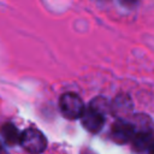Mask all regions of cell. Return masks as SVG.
I'll list each match as a JSON object with an SVG mask.
<instances>
[{
	"mask_svg": "<svg viewBox=\"0 0 154 154\" xmlns=\"http://www.w3.org/2000/svg\"><path fill=\"white\" fill-rule=\"evenodd\" d=\"M111 112L119 119L125 120V118L132 112V101L129 95H118L111 103Z\"/></svg>",
	"mask_w": 154,
	"mask_h": 154,
	"instance_id": "5",
	"label": "cell"
},
{
	"mask_svg": "<svg viewBox=\"0 0 154 154\" xmlns=\"http://www.w3.org/2000/svg\"><path fill=\"white\" fill-rule=\"evenodd\" d=\"M89 107L95 109V111H97V112H100V113H102V114H105V116H106L107 112H111V103H108V101L106 99L101 97V96L95 97L90 102Z\"/></svg>",
	"mask_w": 154,
	"mask_h": 154,
	"instance_id": "8",
	"label": "cell"
},
{
	"mask_svg": "<svg viewBox=\"0 0 154 154\" xmlns=\"http://www.w3.org/2000/svg\"><path fill=\"white\" fill-rule=\"evenodd\" d=\"M19 143L26 152L31 154H40L47 147V140L43 134L34 128H29L22 132Z\"/></svg>",
	"mask_w": 154,
	"mask_h": 154,
	"instance_id": "2",
	"label": "cell"
},
{
	"mask_svg": "<svg viewBox=\"0 0 154 154\" xmlns=\"http://www.w3.org/2000/svg\"><path fill=\"white\" fill-rule=\"evenodd\" d=\"M0 154H6V152L2 149V147H1V146H0Z\"/></svg>",
	"mask_w": 154,
	"mask_h": 154,
	"instance_id": "10",
	"label": "cell"
},
{
	"mask_svg": "<svg viewBox=\"0 0 154 154\" xmlns=\"http://www.w3.org/2000/svg\"><path fill=\"white\" fill-rule=\"evenodd\" d=\"M148 153H149V154H154V143H153V144H152V147L149 148Z\"/></svg>",
	"mask_w": 154,
	"mask_h": 154,
	"instance_id": "9",
	"label": "cell"
},
{
	"mask_svg": "<svg viewBox=\"0 0 154 154\" xmlns=\"http://www.w3.org/2000/svg\"><path fill=\"white\" fill-rule=\"evenodd\" d=\"M132 143L137 150H149L152 144L154 143V131L153 129H146L136 131V135L132 140Z\"/></svg>",
	"mask_w": 154,
	"mask_h": 154,
	"instance_id": "6",
	"label": "cell"
},
{
	"mask_svg": "<svg viewBox=\"0 0 154 154\" xmlns=\"http://www.w3.org/2000/svg\"><path fill=\"white\" fill-rule=\"evenodd\" d=\"M59 108L64 117L67 119L81 118L85 111L83 100L76 93H65L60 96Z\"/></svg>",
	"mask_w": 154,
	"mask_h": 154,
	"instance_id": "1",
	"label": "cell"
},
{
	"mask_svg": "<svg viewBox=\"0 0 154 154\" xmlns=\"http://www.w3.org/2000/svg\"><path fill=\"white\" fill-rule=\"evenodd\" d=\"M81 122L85 130H88L89 132L96 134L105 125V114L88 107L84 111L83 116L81 117Z\"/></svg>",
	"mask_w": 154,
	"mask_h": 154,
	"instance_id": "4",
	"label": "cell"
},
{
	"mask_svg": "<svg viewBox=\"0 0 154 154\" xmlns=\"http://www.w3.org/2000/svg\"><path fill=\"white\" fill-rule=\"evenodd\" d=\"M136 135V129L131 122L118 119L116 123H113L111 128V137L117 143H128L134 140Z\"/></svg>",
	"mask_w": 154,
	"mask_h": 154,
	"instance_id": "3",
	"label": "cell"
},
{
	"mask_svg": "<svg viewBox=\"0 0 154 154\" xmlns=\"http://www.w3.org/2000/svg\"><path fill=\"white\" fill-rule=\"evenodd\" d=\"M0 132H1V135H2V137H4V140H5V142H6L7 144H10V146H13V144L20 142V135H22V134H20V132L18 131V129H17L13 124H11V123L4 124V125L1 126Z\"/></svg>",
	"mask_w": 154,
	"mask_h": 154,
	"instance_id": "7",
	"label": "cell"
}]
</instances>
